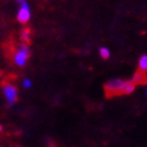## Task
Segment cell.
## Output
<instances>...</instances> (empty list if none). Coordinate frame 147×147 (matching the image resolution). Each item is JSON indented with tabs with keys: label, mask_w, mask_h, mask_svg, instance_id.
I'll list each match as a JSON object with an SVG mask.
<instances>
[{
	"label": "cell",
	"mask_w": 147,
	"mask_h": 147,
	"mask_svg": "<svg viewBox=\"0 0 147 147\" xmlns=\"http://www.w3.org/2000/svg\"><path fill=\"white\" fill-rule=\"evenodd\" d=\"M31 58V47L28 43H20L16 46L12 55V61L17 67H24Z\"/></svg>",
	"instance_id": "1"
},
{
	"label": "cell",
	"mask_w": 147,
	"mask_h": 147,
	"mask_svg": "<svg viewBox=\"0 0 147 147\" xmlns=\"http://www.w3.org/2000/svg\"><path fill=\"white\" fill-rule=\"evenodd\" d=\"M127 81L128 80L121 79V78H111V79L107 80L104 83L105 94L108 97L124 95V90H125Z\"/></svg>",
	"instance_id": "2"
},
{
	"label": "cell",
	"mask_w": 147,
	"mask_h": 147,
	"mask_svg": "<svg viewBox=\"0 0 147 147\" xmlns=\"http://www.w3.org/2000/svg\"><path fill=\"white\" fill-rule=\"evenodd\" d=\"M1 92L6 104L9 106H13L16 104V102L18 101L19 97V89L18 87L12 82H5L3 83L1 86Z\"/></svg>",
	"instance_id": "3"
},
{
	"label": "cell",
	"mask_w": 147,
	"mask_h": 147,
	"mask_svg": "<svg viewBox=\"0 0 147 147\" xmlns=\"http://www.w3.org/2000/svg\"><path fill=\"white\" fill-rule=\"evenodd\" d=\"M32 19V7L28 2L19 4L16 13V20L22 25H26Z\"/></svg>",
	"instance_id": "4"
},
{
	"label": "cell",
	"mask_w": 147,
	"mask_h": 147,
	"mask_svg": "<svg viewBox=\"0 0 147 147\" xmlns=\"http://www.w3.org/2000/svg\"><path fill=\"white\" fill-rule=\"evenodd\" d=\"M130 81H131L134 84H136V85H139V84H144V83H146L147 78H146V76H145L144 73L138 71H136L135 75L132 76Z\"/></svg>",
	"instance_id": "5"
},
{
	"label": "cell",
	"mask_w": 147,
	"mask_h": 147,
	"mask_svg": "<svg viewBox=\"0 0 147 147\" xmlns=\"http://www.w3.org/2000/svg\"><path fill=\"white\" fill-rule=\"evenodd\" d=\"M138 71L144 74L147 73V54L140 56L138 60Z\"/></svg>",
	"instance_id": "6"
},
{
	"label": "cell",
	"mask_w": 147,
	"mask_h": 147,
	"mask_svg": "<svg viewBox=\"0 0 147 147\" xmlns=\"http://www.w3.org/2000/svg\"><path fill=\"white\" fill-rule=\"evenodd\" d=\"M20 39L22 43H28L32 40V31L30 28H23L20 33Z\"/></svg>",
	"instance_id": "7"
},
{
	"label": "cell",
	"mask_w": 147,
	"mask_h": 147,
	"mask_svg": "<svg viewBox=\"0 0 147 147\" xmlns=\"http://www.w3.org/2000/svg\"><path fill=\"white\" fill-rule=\"evenodd\" d=\"M99 56H100V58L102 60H108L110 58V56H111V53H110V49H108L107 46H101V47H99Z\"/></svg>",
	"instance_id": "8"
},
{
	"label": "cell",
	"mask_w": 147,
	"mask_h": 147,
	"mask_svg": "<svg viewBox=\"0 0 147 147\" xmlns=\"http://www.w3.org/2000/svg\"><path fill=\"white\" fill-rule=\"evenodd\" d=\"M136 88H137V85H136V84H134L130 80H128V81H127V84H126V86H125L124 95H131V94H134V92H135Z\"/></svg>",
	"instance_id": "9"
},
{
	"label": "cell",
	"mask_w": 147,
	"mask_h": 147,
	"mask_svg": "<svg viewBox=\"0 0 147 147\" xmlns=\"http://www.w3.org/2000/svg\"><path fill=\"white\" fill-rule=\"evenodd\" d=\"M33 80L31 79V78H24V79L22 80L21 81V85H22V87L24 89H31L32 87H33Z\"/></svg>",
	"instance_id": "10"
},
{
	"label": "cell",
	"mask_w": 147,
	"mask_h": 147,
	"mask_svg": "<svg viewBox=\"0 0 147 147\" xmlns=\"http://www.w3.org/2000/svg\"><path fill=\"white\" fill-rule=\"evenodd\" d=\"M16 2H18L19 4H21V3H24V2H28V0H15Z\"/></svg>",
	"instance_id": "11"
},
{
	"label": "cell",
	"mask_w": 147,
	"mask_h": 147,
	"mask_svg": "<svg viewBox=\"0 0 147 147\" xmlns=\"http://www.w3.org/2000/svg\"><path fill=\"white\" fill-rule=\"evenodd\" d=\"M1 82H2V71H0V84H1Z\"/></svg>",
	"instance_id": "12"
},
{
	"label": "cell",
	"mask_w": 147,
	"mask_h": 147,
	"mask_svg": "<svg viewBox=\"0 0 147 147\" xmlns=\"http://www.w3.org/2000/svg\"><path fill=\"white\" fill-rule=\"evenodd\" d=\"M1 131H3V126L0 124V132H1Z\"/></svg>",
	"instance_id": "13"
},
{
	"label": "cell",
	"mask_w": 147,
	"mask_h": 147,
	"mask_svg": "<svg viewBox=\"0 0 147 147\" xmlns=\"http://www.w3.org/2000/svg\"><path fill=\"white\" fill-rule=\"evenodd\" d=\"M145 97H146V99H147V86H146V88H145Z\"/></svg>",
	"instance_id": "14"
}]
</instances>
